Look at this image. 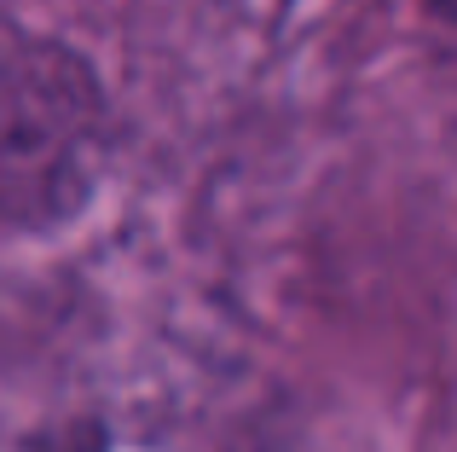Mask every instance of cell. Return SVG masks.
<instances>
[{
    "label": "cell",
    "instance_id": "6da1fadb",
    "mask_svg": "<svg viewBox=\"0 0 457 452\" xmlns=\"http://www.w3.org/2000/svg\"><path fill=\"white\" fill-rule=\"evenodd\" d=\"M428 12H435V18H446V23H457V0H423Z\"/></svg>",
    "mask_w": 457,
    "mask_h": 452
}]
</instances>
